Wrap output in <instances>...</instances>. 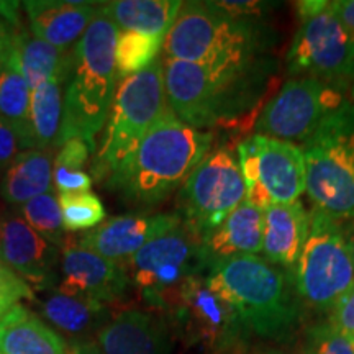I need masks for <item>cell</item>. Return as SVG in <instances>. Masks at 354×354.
<instances>
[{
  "label": "cell",
  "mask_w": 354,
  "mask_h": 354,
  "mask_svg": "<svg viewBox=\"0 0 354 354\" xmlns=\"http://www.w3.org/2000/svg\"><path fill=\"white\" fill-rule=\"evenodd\" d=\"M20 51V64L30 91L51 79H66L73 61V50L59 51L50 43L43 41L26 32L24 26L13 30Z\"/></svg>",
  "instance_id": "484cf974"
},
{
  "label": "cell",
  "mask_w": 354,
  "mask_h": 354,
  "mask_svg": "<svg viewBox=\"0 0 354 354\" xmlns=\"http://www.w3.org/2000/svg\"><path fill=\"white\" fill-rule=\"evenodd\" d=\"M166 99L180 122L212 131L240 120L259 100L269 74L223 76L201 64L162 56Z\"/></svg>",
  "instance_id": "5b68a950"
},
{
  "label": "cell",
  "mask_w": 354,
  "mask_h": 354,
  "mask_svg": "<svg viewBox=\"0 0 354 354\" xmlns=\"http://www.w3.org/2000/svg\"><path fill=\"white\" fill-rule=\"evenodd\" d=\"M290 77H312L346 94L354 86V33L338 19L331 2L299 20L287 51Z\"/></svg>",
  "instance_id": "30bf717a"
},
{
  "label": "cell",
  "mask_w": 354,
  "mask_h": 354,
  "mask_svg": "<svg viewBox=\"0 0 354 354\" xmlns=\"http://www.w3.org/2000/svg\"><path fill=\"white\" fill-rule=\"evenodd\" d=\"M20 215L26 223L53 246L63 248L66 243L63 218L57 196L55 192L35 197L20 207Z\"/></svg>",
  "instance_id": "f546056e"
},
{
  "label": "cell",
  "mask_w": 354,
  "mask_h": 354,
  "mask_svg": "<svg viewBox=\"0 0 354 354\" xmlns=\"http://www.w3.org/2000/svg\"><path fill=\"white\" fill-rule=\"evenodd\" d=\"M21 151H25V149L20 136L6 120L0 118V172H6L13 159Z\"/></svg>",
  "instance_id": "8d00e7d4"
},
{
  "label": "cell",
  "mask_w": 354,
  "mask_h": 354,
  "mask_svg": "<svg viewBox=\"0 0 354 354\" xmlns=\"http://www.w3.org/2000/svg\"><path fill=\"white\" fill-rule=\"evenodd\" d=\"M12 38H13L12 28L6 24V21L0 19V64H2L3 57L7 55V50L8 46H10Z\"/></svg>",
  "instance_id": "ab89813d"
},
{
  "label": "cell",
  "mask_w": 354,
  "mask_h": 354,
  "mask_svg": "<svg viewBox=\"0 0 354 354\" xmlns=\"http://www.w3.org/2000/svg\"><path fill=\"white\" fill-rule=\"evenodd\" d=\"M246 201L236 148L216 145L187 177L179 190L180 218L198 236L218 227Z\"/></svg>",
  "instance_id": "8fae6325"
},
{
  "label": "cell",
  "mask_w": 354,
  "mask_h": 354,
  "mask_svg": "<svg viewBox=\"0 0 354 354\" xmlns=\"http://www.w3.org/2000/svg\"><path fill=\"white\" fill-rule=\"evenodd\" d=\"M183 223L179 214H133L107 218L99 227L84 233L79 245L104 256L127 263L141 248Z\"/></svg>",
  "instance_id": "9a60e30c"
},
{
  "label": "cell",
  "mask_w": 354,
  "mask_h": 354,
  "mask_svg": "<svg viewBox=\"0 0 354 354\" xmlns=\"http://www.w3.org/2000/svg\"><path fill=\"white\" fill-rule=\"evenodd\" d=\"M118 33V26L100 8L74 46L66 81L63 125L56 146L81 138L95 149V138L107 123L117 92L115 43Z\"/></svg>",
  "instance_id": "3957f363"
},
{
  "label": "cell",
  "mask_w": 354,
  "mask_h": 354,
  "mask_svg": "<svg viewBox=\"0 0 354 354\" xmlns=\"http://www.w3.org/2000/svg\"><path fill=\"white\" fill-rule=\"evenodd\" d=\"M57 202H59L63 227L68 232H87V230L91 232L107 220L104 203L91 190L59 194Z\"/></svg>",
  "instance_id": "4dcf8cb0"
},
{
  "label": "cell",
  "mask_w": 354,
  "mask_h": 354,
  "mask_svg": "<svg viewBox=\"0 0 354 354\" xmlns=\"http://www.w3.org/2000/svg\"><path fill=\"white\" fill-rule=\"evenodd\" d=\"M228 294L251 335L289 342L302 317L294 276L261 256H243L207 269Z\"/></svg>",
  "instance_id": "277c9868"
},
{
  "label": "cell",
  "mask_w": 354,
  "mask_h": 354,
  "mask_svg": "<svg viewBox=\"0 0 354 354\" xmlns=\"http://www.w3.org/2000/svg\"><path fill=\"white\" fill-rule=\"evenodd\" d=\"M180 7V0H115L102 3V12L120 32L166 39Z\"/></svg>",
  "instance_id": "d4e9b609"
},
{
  "label": "cell",
  "mask_w": 354,
  "mask_h": 354,
  "mask_svg": "<svg viewBox=\"0 0 354 354\" xmlns=\"http://www.w3.org/2000/svg\"><path fill=\"white\" fill-rule=\"evenodd\" d=\"M276 43L277 32L266 21L233 19L214 2H183L162 51L223 76H251L271 73Z\"/></svg>",
  "instance_id": "6da1fadb"
},
{
  "label": "cell",
  "mask_w": 354,
  "mask_h": 354,
  "mask_svg": "<svg viewBox=\"0 0 354 354\" xmlns=\"http://www.w3.org/2000/svg\"><path fill=\"white\" fill-rule=\"evenodd\" d=\"M330 322L344 335L354 339V286L331 312Z\"/></svg>",
  "instance_id": "74e56055"
},
{
  "label": "cell",
  "mask_w": 354,
  "mask_h": 354,
  "mask_svg": "<svg viewBox=\"0 0 354 354\" xmlns=\"http://www.w3.org/2000/svg\"><path fill=\"white\" fill-rule=\"evenodd\" d=\"M57 261V248L39 236L20 215L2 216L0 263L12 269L26 284H33L38 289L53 286Z\"/></svg>",
  "instance_id": "2e32d148"
},
{
  "label": "cell",
  "mask_w": 354,
  "mask_h": 354,
  "mask_svg": "<svg viewBox=\"0 0 354 354\" xmlns=\"http://www.w3.org/2000/svg\"><path fill=\"white\" fill-rule=\"evenodd\" d=\"M21 6L32 35L59 51L74 50L102 8V3L68 0H28Z\"/></svg>",
  "instance_id": "ac0fdd59"
},
{
  "label": "cell",
  "mask_w": 354,
  "mask_h": 354,
  "mask_svg": "<svg viewBox=\"0 0 354 354\" xmlns=\"http://www.w3.org/2000/svg\"><path fill=\"white\" fill-rule=\"evenodd\" d=\"M0 354H69L61 336L24 305L0 317Z\"/></svg>",
  "instance_id": "7402d4cb"
},
{
  "label": "cell",
  "mask_w": 354,
  "mask_h": 354,
  "mask_svg": "<svg viewBox=\"0 0 354 354\" xmlns=\"http://www.w3.org/2000/svg\"><path fill=\"white\" fill-rule=\"evenodd\" d=\"M0 236H2V218H0Z\"/></svg>",
  "instance_id": "ee69618b"
},
{
  "label": "cell",
  "mask_w": 354,
  "mask_h": 354,
  "mask_svg": "<svg viewBox=\"0 0 354 354\" xmlns=\"http://www.w3.org/2000/svg\"><path fill=\"white\" fill-rule=\"evenodd\" d=\"M177 333L205 354H241L250 328L209 271L192 276L165 305Z\"/></svg>",
  "instance_id": "ba28073f"
},
{
  "label": "cell",
  "mask_w": 354,
  "mask_h": 354,
  "mask_svg": "<svg viewBox=\"0 0 354 354\" xmlns=\"http://www.w3.org/2000/svg\"><path fill=\"white\" fill-rule=\"evenodd\" d=\"M167 109L162 57L141 73L122 79L94 162V174L100 184L113 187L141 140Z\"/></svg>",
  "instance_id": "8992f818"
},
{
  "label": "cell",
  "mask_w": 354,
  "mask_h": 354,
  "mask_svg": "<svg viewBox=\"0 0 354 354\" xmlns=\"http://www.w3.org/2000/svg\"><path fill=\"white\" fill-rule=\"evenodd\" d=\"M165 38L133 32H120L115 43V68L120 79L130 77L148 68L159 57Z\"/></svg>",
  "instance_id": "f1b7e54d"
},
{
  "label": "cell",
  "mask_w": 354,
  "mask_h": 354,
  "mask_svg": "<svg viewBox=\"0 0 354 354\" xmlns=\"http://www.w3.org/2000/svg\"><path fill=\"white\" fill-rule=\"evenodd\" d=\"M53 183H55L57 194L88 192L92 187V177L84 171H66L55 167Z\"/></svg>",
  "instance_id": "d590c367"
},
{
  "label": "cell",
  "mask_w": 354,
  "mask_h": 354,
  "mask_svg": "<svg viewBox=\"0 0 354 354\" xmlns=\"http://www.w3.org/2000/svg\"><path fill=\"white\" fill-rule=\"evenodd\" d=\"M254 354H308L307 351H284V349H268V351H259Z\"/></svg>",
  "instance_id": "7bdbcfd3"
},
{
  "label": "cell",
  "mask_w": 354,
  "mask_h": 354,
  "mask_svg": "<svg viewBox=\"0 0 354 354\" xmlns=\"http://www.w3.org/2000/svg\"><path fill=\"white\" fill-rule=\"evenodd\" d=\"M63 82L66 79H51L32 91L30 122L35 149L56 148L64 113Z\"/></svg>",
  "instance_id": "4316f807"
},
{
  "label": "cell",
  "mask_w": 354,
  "mask_h": 354,
  "mask_svg": "<svg viewBox=\"0 0 354 354\" xmlns=\"http://www.w3.org/2000/svg\"><path fill=\"white\" fill-rule=\"evenodd\" d=\"M69 354H104V351L94 342H82L73 344V348L69 349Z\"/></svg>",
  "instance_id": "60d3db41"
},
{
  "label": "cell",
  "mask_w": 354,
  "mask_h": 354,
  "mask_svg": "<svg viewBox=\"0 0 354 354\" xmlns=\"http://www.w3.org/2000/svg\"><path fill=\"white\" fill-rule=\"evenodd\" d=\"M331 7L349 32L354 33V0H335Z\"/></svg>",
  "instance_id": "f35d334b"
},
{
  "label": "cell",
  "mask_w": 354,
  "mask_h": 354,
  "mask_svg": "<svg viewBox=\"0 0 354 354\" xmlns=\"http://www.w3.org/2000/svg\"><path fill=\"white\" fill-rule=\"evenodd\" d=\"M307 241L294 276L300 300L318 312H333L354 286V259L343 225L313 207Z\"/></svg>",
  "instance_id": "9c48e42d"
},
{
  "label": "cell",
  "mask_w": 354,
  "mask_h": 354,
  "mask_svg": "<svg viewBox=\"0 0 354 354\" xmlns=\"http://www.w3.org/2000/svg\"><path fill=\"white\" fill-rule=\"evenodd\" d=\"M264 210L245 201L218 227L202 234V254L207 269L223 261L263 253Z\"/></svg>",
  "instance_id": "d6986e66"
},
{
  "label": "cell",
  "mask_w": 354,
  "mask_h": 354,
  "mask_svg": "<svg viewBox=\"0 0 354 354\" xmlns=\"http://www.w3.org/2000/svg\"><path fill=\"white\" fill-rule=\"evenodd\" d=\"M53 149H26L12 161L0 180V196L10 205L21 207L35 197L51 192Z\"/></svg>",
  "instance_id": "603a6c76"
},
{
  "label": "cell",
  "mask_w": 354,
  "mask_h": 354,
  "mask_svg": "<svg viewBox=\"0 0 354 354\" xmlns=\"http://www.w3.org/2000/svg\"><path fill=\"white\" fill-rule=\"evenodd\" d=\"M105 305L94 300L71 297L61 292L53 294L43 302L44 318L71 336L84 335L99 325Z\"/></svg>",
  "instance_id": "83f0119b"
},
{
  "label": "cell",
  "mask_w": 354,
  "mask_h": 354,
  "mask_svg": "<svg viewBox=\"0 0 354 354\" xmlns=\"http://www.w3.org/2000/svg\"><path fill=\"white\" fill-rule=\"evenodd\" d=\"M61 272L63 281L57 292L104 305L120 299L130 284L125 264L104 258L73 240H66L63 246Z\"/></svg>",
  "instance_id": "5bb4252c"
},
{
  "label": "cell",
  "mask_w": 354,
  "mask_h": 354,
  "mask_svg": "<svg viewBox=\"0 0 354 354\" xmlns=\"http://www.w3.org/2000/svg\"><path fill=\"white\" fill-rule=\"evenodd\" d=\"M214 6L233 19L266 21V17L276 8L274 2H261V0H218Z\"/></svg>",
  "instance_id": "836d02e7"
},
{
  "label": "cell",
  "mask_w": 354,
  "mask_h": 354,
  "mask_svg": "<svg viewBox=\"0 0 354 354\" xmlns=\"http://www.w3.org/2000/svg\"><path fill=\"white\" fill-rule=\"evenodd\" d=\"M24 299H33L32 287L6 264L0 263V317L6 315Z\"/></svg>",
  "instance_id": "d6a6232c"
},
{
  "label": "cell",
  "mask_w": 354,
  "mask_h": 354,
  "mask_svg": "<svg viewBox=\"0 0 354 354\" xmlns=\"http://www.w3.org/2000/svg\"><path fill=\"white\" fill-rule=\"evenodd\" d=\"M308 230L310 214L302 203H271L264 210L263 258L294 274Z\"/></svg>",
  "instance_id": "ffe728a7"
},
{
  "label": "cell",
  "mask_w": 354,
  "mask_h": 354,
  "mask_svg": "<svg viewBox=\"0 0 354 354\" xmlns=\"http://www.w3.org/2000/svg\"><path fill=\"white\" fill-rule=\"evenodd\" d=\"M123 264L146 302L161 310L187 279L207 271L201 236L184 221L154 238Z\"/></svg>",
  "instance_id": "7c38bea8"
},
{
  "label": "cell",
  "mask_w": 354,
  "mask_h": 354,
  "mask_svg": "<svg viewBox=\"0 0 354 354\" xmlns=\"http://www.w3.org/2000/svg\"><path fill=\"white\" fill-rule=\"evenodd\" d=\"M302 151L313 207L339 223L354 220V102L325 118Z\"/></svg>",
  "instance_id": "52a82bcc"
},
{
  "label": "cell",
  "mask_w": 354,
  "mask_h": 354,
  "mask_svg": "<svg viewBox=\"0 0 354 354\" xmlns=\"http://www.w3.org/2000/svg\"><path fill=\"white\" fill-rule=\"evenodd\" d=\"M92 146L81 138H71L59 146V153L55 159V167L66 171H82L88 156L94 153Z\"/></svg>",
  "instance_id": "e575fe53"
},
{
  "label": "cell",
  "mask_w": 354,
  "mask_h": 354,
  "mask_svg": "<svg viewBox=\"0 0 354 354\" xmlns=\"http://www.w3.org/2000/svg\"><path fill=\"white\" fill-rule=\"evenodd\" d=\"M212 143L214 133L180 122L167 109L141 140L112 189L136 205H158L183 187Z\"/></svg>",
  "instance_id": "7a4b0ae2"
},
{
  "label": "cell",
  "mask_w": 354,
  "mask_h": 354,
  "mask_svg": "<svg viewBox=\"0 0 354 354\" xmlns=\"http://www.w3.org/2000/svg\"><path fill=\"white\" fill-rule=\"evenodd\" d=\"M353 95H354V88H353Z\"/></svg>",
  "instance_id": "f6af8a7d"
},
{
  "label": "cell",
  "mask_w": 354,
  "mask_h": 354,
  "mask_svg": "<svg viewBox=\"0 0 354 354\" xmlns=\"http://www.w3.org/2000/svg\"><path fill=\"white\" fill-rule=\"evenodd\" d=\"M344 234H346L349 248H351V253H353V259H354V220L348 221L346 227H343Z\"/></svg>",
  "instance_id": "b9f144b4"
},
{
  "label": "cell",
  "mask_w": 354,
  "mask_h": 354,
  "mask_svg": "<svg viewBox=\"0 0 354 354\" xmlns=\"http://www.w3.org/2000/svg\"><path fill=\"white\" fill-rule=\"evenodd\" d=\"M253 149L259 183L272 203H294L307 189L302 146L264 135L246 138Z\"/></svg>",
  "instance_id": "e0dca14e"
},
{
  "label": "cell",
  "mask_w": 354,
  "mask_h": 354,
  "mask_svg": "<svg viewBox=\"0 0 354 354\" xmlns=\"http://www.w3.org/2000/svg\"><path fill=\"white\" fill-rule=\"evenodd\" d=\"M104 354H167L166 325L143 310H125L97 333Z\"/></svg>",
  "instance_id": "44dd1931"
},
{
  "label": "cell",
  "mask_w": 354,
  "mask_h": 354,
  "mask_svg": "<svg viewBox=\"0 0 354 354\" xmlns=\"http://www.w3.org/2000/svg\"><path fill=\"white\" fill-rule=\"evenodd\" d=\"M30 102H32V91L21 73L19 44L13 35L7 55L0 64V118L17 131L24 149H35L32 122H30Z\"/></svg>",
  "instance_id": "cb8c5ba5"
},
{
  "label": "cell",
  "mask_w": 354,
  "mask_h": 354,
  "mask_svg": "<svg viewBox=\"0 0 354 354\" xmlns=\"http://www.w3.org/2000/svg\"><path fill=\"white\" fill-rule=\"evenodd\" d=\"M308 354H354V339L333 323H322L308 331Z\"/></svg>",
  "instance_id": "1f68e13d"
},
{
  "label": "cell",
  "mask_w": 354,
  "mask_h": 354,
  "mask_svg": "<svg viewBox=\"0 0 354 354\" xmlns=\"http://www.w3.org/2000/svg\"><path fill=\"white\" fill-rule=\"evenodd\" d=\"M346 94L312 77H290L264 105L254 122L256 135L304 143L325 118L348 104Z\"/></svg>",
  "instance_id": "4fadbf2b"
}]
</instances>
